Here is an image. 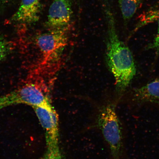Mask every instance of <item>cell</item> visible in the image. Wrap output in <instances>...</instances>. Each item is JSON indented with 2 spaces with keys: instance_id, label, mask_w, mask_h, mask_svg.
I'll return each mask as SVG.
<instances>
[{
  "instance_id": "cell-1",
  "label": "cell",
  "mask_w": 159,
  "mask_h": 159,
  "mask_svg": "<svg viewBox=\"0 0 159 159\" xmlns=\"http://www.w3.org/2000/svg\"><path fill=\"white\" fill-rule=\"evenodd\" d=\"M108 25L107 61L115 80L119 98L124 94L136 74L134 57L128 47L119 38L114 15L108 7H105Z\"/></svg>"
},
{
  "instance_id": "cell-2",
  "label": "cell",
  "mask_w": 159,
  "mask_h": 159,
  "mask_svg": "<svg viewBox=\"0 0 159 159\" xmlns=\"http://www.w3.org/2000/svg\"><path fill=\"white\" fill-rule=\"evenodd\" d=\"M115 104H110L100 109L98 124L109 145L113 159H121L123 152L122 126Z\"/></svg>"
},
{
  "instance_id": "cell-3",
  "label": "cell",
  "mask_w": 159,
  "mask_h": 159,
  "mask_svg": "<svg viewBox=\"0 0 159 159\" xmlns=\"http://www.w3.org/2000/svg\"><path fill=\"white\" fill-rule=\"evenodd\" d=\"M49 102L48 97L42 89L32 84L0 97V110L13 105L25 104L34 107Z\"/></svg>"
},
{
  "instance_id": "cell-4",
  "label": "cell",
  "mask_w": 159,
  "mask_h": 159,
  "mask_svg": "<svg viewBox=\"0 0 159 159\" xmlns=\"http://www.w3.org/2000/svg\"><path fill=\"white\" fill-rule=\"evenodd\" d=\"M67 30L50 31L38 37L36 43L44 62L56 61L67 44Z\"/></svg>"
},
{
  "instance_id": "cell-5",
  "label": "cell",
  "mask_w": 159,
  "mask_h": 159,
  "mask_svg": "<svg viewBox=\"0 0 159 159\" xmlns=\"http://www.w3.org/2000/svg\"><path fill=\"white\" fill-rule=\"evenodd\" d=\"M73 15L72 0H53L46 25L50 31L67 30Z\"/></svg>"
},
{
  "instance_id": "cell-6",
  "label": "cell",
  "mask_w": 159,
  "mask_h": 159,
  "mask_svg": "<svg viewBox=\"0 0 159 159\" xmlns=\"http://www.w3.org/2000/svg\"><path fill=\"white\" fill-rule=\"evenodd\" d=\"M41 0H21L20 5L11 17L15 22L30 25L39 20Z\"/></svg>"
},
{
  "instance_id": "cell-7",
  "label": "cell",
  "mask_w": 159,
  "mask_h": 159,
  "mask_svg": "<svg viewBox=\"0 0 159 159\" xmlns=\"http://www.w3.org/2000/svg\"><path fill=\"white\" fill-rule=\"evenodd\" d=\"M133 100L139 104L150 102L159 104V78L134 89Z\"/></svg>"
},
{
  "instance_id": "cell-8",
  "label": "cell",
  "mask_w": 159,
  "mask_h": 159,
  "mask_svg": "<svg viewBox=\"0 0 159 159\" xmlns=\"http://www.w3.org/2000/svg\"><path fill=\"white\" fill-rule=\"evenodd\" d=\"M144 0H118L124 22L127 24L142 6Z\"/></svg>"
},
{
  "instance_id": "cell-9",
  "label": "cell",
  "mask_w": 159,
  "mask_h": 159,
  "mask_svg": "<svg viewBox=\"0 0 159 159\" xmlns=\"http://www.w3.org/2000/svg\"><path fill=\"white\" fill-rule=\"evenodd\" d=\"M9 51L10 46L8 43L0 36V62L8 54Z\"/></svg>"
},
{
  "instance_id": "cell-10",
  "label": "cell",
  "mask_w": 159,
  "mask_h": 159,
  "mask_svg": "<svg viewBox=\"0 0 159 159\" xmlns=\"http://www.w3.org/2000/svg\"><path fill=\"white\" fill-rule=\"evenodd\" d=\"M157 21L158 25L157 33L152 42L148 45V49L153 50L159 54V17Z\"/></svg>"
},
{
  "instance_id": "cell-11",
  "label": "cell",
  "mask_w": 159,
  "mask_h": 159,
  "mask_svg": "<svg viewBox=\"0 0 159 159\" xmlns=\"http://www.w3.org/2000/svg\"><path fill=\"white\" fill-rule=\"evenodd\" d=\"M150 16L154 21H157L159 17V3L148 10Z\"/></svg>"
},
{
  "instance_id": "cell-12",
  "label": "cell",
  "mask_w": 159,
  "mask_h": 159,
  "mask_svg": "<svg viewBox=\"0 0 159 159\" xmlns=\"http://www.w3.org/2000/svg\"><path fill=\"white\" fill-rule=\"evenodd\" d=\"M7 1V0H0V3H2Z\"/></svg>"
}]
</instances>
